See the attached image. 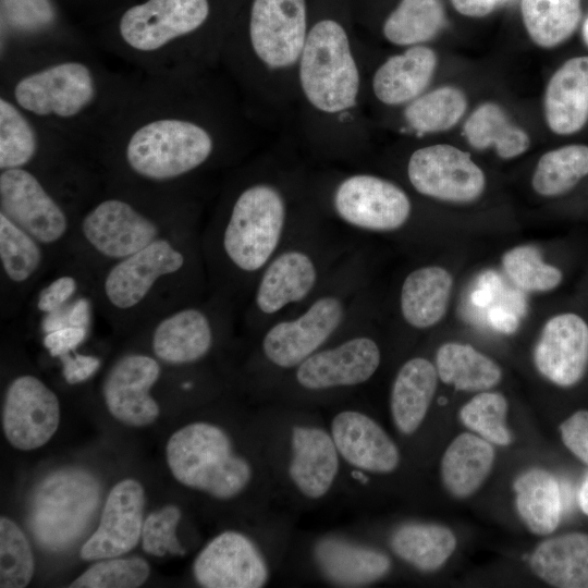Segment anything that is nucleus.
Instances as JSON below:
<instances>
[{"mask_svg": "<svg viewBox=\"0 0 588 588\" xmlns=\"http://www.w3.org/2000/svg\"><path fill=\"white\" fill-rule=\"evenodd\" d=\"M134 75L110 69L91 47L71 45L1 62L0 94L95 160Z\"/></svg>", "mask_w": 588, "mask_h": 588, "instance_id": "nucleus-2", "label": "nucleus"}, {"mask_svg": "<svg viewBox=\"0 0 588 588\" xmlns=\"http://www.w3.org/2000/svg\"><path fill=\"white\" fill-rule=\"evenodd\" d=\"M309 29L305 0H254L246 46L222 53L234 71L249 59L283 71L298 64Z\"/></svg>", "mask_w": 588, "mask_h": 588, "instance_id": "nucleus-18", "label": "nucleus"}, {"mask_svg": "<svg viewBox=\"0 0 588 588\" xmlns=\"http://www.w3.org/2000/svg\"><path fill=\"white\" fill-rule=\"evenodd\" d=\"M145 492L135 479L119 481L110 490L94 534L79 555L85 561L117 558L134 549L142 538Z\"/></svg>", "mask_w": 588, "mask_h": 588, "instance_id": "nucleus-27", "label": "nucleus"}, {"mask_svg": "<svg viewBox=\"0 0 588 588\" xmlns=\"http://www.w3.org/2000/svg\"><path fill=\"white\" fill-rule=\"evenodd\" d=\"M182 513L175 505H166L149 514L143 524L142 543L146 553L163 556L167 553L183 555L185 549L176 537Z\"/></svg>", "mask_w": 588, "mask_h": 588, "instance_id": "nucleus-48", "label": "nucleus"}, {"mask_svg": "<svg viewBox=\"0 0 588 588\" xmlns=\"http://www.w3.org/2000/svg\"><path fill=\"white\" fill-rule=\"evenodd\" d=\"M59 421V397L44 380L28 372L10 380L4 391L2 427L12 446L22 451L42 446Z\"/></svg>", "mask_w": 588, "mask_h": 588, "instance_id": "nucleus-25", "label": "nucleus"}, {"mask_svg": "<svg viewBox=\"0 0 588 588\" xmlns=\"http://www.w3.org/2000/svg\"><path fill=\"white\" fill-rule=\"evenodd\" d=\"M537 370L550 382L567 388L576 384L588 368V323L575 313L548 319L534 350Z\"/></svg>", "mask_w": 588, "mask_h": 588, "instance_id": "nucleus-28", "label": "nucleus"}, {"mask_svg": "<svg viewBox=\"0 0 588 588\" xmlns=\"http://www.w3.org/2000/svg\"><path fill=\"white\" fill-rule=\"evenodd\" d=\"M588 175V146L567 145L543 154L535 168L531 185L544 197L560 196Z\"/></svg>", "mask_w": 588, "mask_h": 588, "instance_id": "nucleus-42", "label": "nucleus"}, {"mask_svg": "<svg viewBox=\"0 0 588 588\" xmlns=\"http://www.w3.org/2000/svg\"><path fill=\"white\" fill-rule=\"evenodd\" d=\"M163 365L138 347L118 356L100 385L108 412L127 426L145 427L155 422L160 407L152 391L162 377Z\"/></svg>", "mask_w": 588, "mask_h": 588, "instance_id": "nucleus-23", "label": "nucleus"}, {"mask_svg": "<svg viewBox=\"0 0 588 588\" xmlns=\"http://www.w3.org/2000/svg\"><path fill=\"white\" fill-rule=\"evenodd\" d=\"M95 278L75 259H63L37 286L13 322H26L39 336L66 327L93 330L98 316Z\"/></svg>", "mask_w": 588, "mask_h": 588, "instance_id": "nucleus-20", "label": "nucleus"}, {"mask_svg": "<svg viewBox=\"0 0 588 588\" xmlns=\"http://www.w3.org/2000/svg\"><path fill=\"white\" fill-rule=\"evenodd\" d=\"M382 363L379 342L358 326L283 377L261 401L327 407L369 382Z\"/></svg>", "mask_w": 588, "mask_h": 588, "instance_id": "nucleus-12", "label": "nucleus"}, {"mask_svg": "<svg viewBox=\"0 0 588 588\" xmlns=\"http://www.w3.org/2000/svg\"><path fill=\"white\" fill-rule=\"evenodd\" d=\"M581 34L585 44L588 46V17L584 22Z\"/></svg>", "mask_w": 588, "mask_h": 588, "instance_id": "nucleus-56", "label": "nucleus"}, {"mask_svg": "<svg viewBox=\"0 0 588 588\" xmlns=\"http://www.w3.org/2000/svg\"><path fill=\"white\" fill-rule=\"evenodd\" d=\"M205 74L135 72L96 149L103 184L197 188L200 174L228 161L230 117Z\"/></svg>", "mask_w": 588, "mask_h": 588, "instance_id": "nucleus-1", "label": "nucleus"}, {"mask_svg": "<svg viewBox=\"0 0 588 588\" xmlns=\"http://www.w3.org/2000/svg\"><path fill=\"white\" fill-rule=\"evenodd\" d=\"M58 358L61 363V375L70 385L86 382L101 366V359L98 356L78 353L77 350Z\"/></svg>", "mask_w": 588, "mask_h": 588, "instance_id": "nucleus-50", "label": "nucleus"}, {"mask_svg": "<svg viewBox=\"0 0 588 588\" xmlns=\"http://www.w3.org/2000/svg\"><path fill=\"white\" fill-rule=\"evenodd\" d=\"M150 574L149 564L142 558L103 559L81 574L71 588H136Z\"/></svg>", "mask_w": 588, "mask_h": 588, "instance_id": "nucleus-47", "label": "nucleus"}, {"mask_svg": "<svg viewBox=\"0 0 588 588\" xmlns=\"http://www.w3.org/2000/svg\"><path fill=\"white\" fill-rule=\"evenodd\" d=\"M522 15L531 40L542 48H553L577 28L580 0H522Z\"/></svg>", "mask_w": 588, "mask_h": 588, "instance_id": "nucleus-40", "label": "nucleus"}, {"mask_svg": "<svg viewBox=\"0 0 588 588\" xmlns=\"http://www.w3.org/2000/svg\"><path fill=\"white\" fill-rule=\"evenodd\" d=\"M240 444L223 425L195 420L172 433L167 463L181 485L217 502L250 497L266 510L280 507L259 441Z\"/></svg>", "mask_w": 588, "mask_h": 588, "instance_id": "nucleus-9", "label": "nucleus"}, {"mask_svg": "<svg viewBox=\"0 0 588 588\" xmlns=\"http://www.w3.org/2000/svg\"><path fill=\"white\" fill-rule=\"evenodd\" d=\"M197 188L151 189L103 184L82 210L69 257L95 277L159 237L200 224Z\"/></svg>", "mask_w": 588, "mask_h": 588, "instance_id": "nucleus-5", "label": "nucleus"}, {"mask_svg": "<svg viewBox=\"0 0 588 588\" xmlns=\"http://www.w3.org/2000/svg\"><path fill=\"white\" fill-rule=\"evenodd\" d=\"M516 509L526 527L536 535L554 531L561 518V490L556 478L546 469L530 468L513 485Z\"/></svg>", "mask_w": 588, "mask_h": 588, "instance_id": "nucleus-37", "label": "nucleus"}, {"mask_svg": "<svg viewBox=\"0 0 588 588\" xmlns=\"http://www.w3.org/2000/svg\"><path fill=\"white\" fill-rule=\"evenodd\" d=\"M388 546L407 565L421 573H433L453 554L456 538L450 528L439 524L405 522L390 531Z\"/></svg>", "mask_w": 588, "mask_h": 588, "instance_id": "nucleus-35", "label": "nucleus"}, {"mask_svg": "<svg viewBox=\"0 0 588 588\" xmlns=\"http://www.w3.org/2000/svg\"><path fill=\"white\" fill-rule=\"evenodd\" d=\"M91 330L81 327H66L51 331L40 336V341L48 354L59 356L73 352L83 345L90 336Z\"/></svg>", "mask_w": 588, "mask_h": 588, "instance_id": "nucleus-51", "label": "nucleus"}, {"mask_svg": "<svg viewBox=\"0 0 588 588\" xmlns=\"http://www.w3.org/2000/svg\"><path fill=\"white\" fill-rule=\"evenodd\" d=\"M238 306L208 293L201 299L167 313L132 333L164 365L181 368L206 362L232 334Z\"/></svg>", "mask_w": 588, "mask_h": 588, "instance_id": "nucleus-14", "label": "nucleus"}, {"mask_svg": "<svg viewBox=\"0 0 588 588\" xmlns=\"http://www.w3.org/2000/svg\"><path fill=\"white\" fill-rule=\"evenodd\" d=\"M473 299L478 305H485L488 302V295L485 292H476Z\"/></svg>", "mask_w": 588, "mask_h": 588, "instance_id": "nucleus-55", "label": "nucleus"}, {"mask_svg": "<svg viewBox=\"0 0 588 588\" xmlns=\"http://www.w3.org/2000/svg\"><path fill=\"white\" fill-rule=\"evenodd\" d=\"M99 500V481L87 470L53 471L34 491L28 527L42 548L63 551L83 535Z\"/></svg>", "mask_w": 588, "mask_h": 588, "instance_id": "nucleus-17", "label": "nucleus"}, {"mask_svg": "<svg viewBox=\"0 0 588 588\" xmlns=\"http://www.w3.org/2000/svg\"><path fill=\"white\" fill-rule=\"evenodd\" d=\"M351 252L308 219L258 275L243 308L246 331L255 336L303 307Z\"/></svg>", "mask_w": 588, "mask_h": 588, "instance_id": "nucleus-10", "label": "nucleus"}, {"mask_svg": "<svg viewBox=\"0 0 588 588\" xmlns=\"http://www.w3.org/2000/svg\"><path fill=\"white\" fill-rule=\"evenodd\" d=\"M330 208L344 225L369 233L396 232L412 215V201L401 186L369 173L341 179L332 189Z\"/></svg>", "mask_w": 588, "mask_h": 588, "instance_id": "nucleus-21", "label": "nucleus"}, {"mask_svg": "<svg viewBox=\"0 0 588 588\" xmlns=\"http://www.w3.org/2000/svg\"><path fill=\"white\" fill-rule=\"evenodd\" d=\"M297 69L302 93L317 111L333 115L356 105L360 74L347 33L339 22L321 20L313 25Z\"/></svg>", "mask_w": 588, "mask_h": 588, "instance_id": "nucleus-15", "label": "nucleus"}, {"mask_svg": "<svg viewBox=\"0 0 588 588\" xmlns=\"http://www.w3.org/2000/svg\"><path fill=\"white\" fill-rule=\"evenodd\" d=\"M407 177L420 195L448 203H471L486 187L485 173L470 155L448 144L415 150L408 159Z\"/></svg>", "mask_w": 588, "mask_h": 588, "instance_id": "nucleus-24", "label": "nucleus"}, {"mask_svg": "<svg viewBox=\"0 0 588 588\" xmlns=\"http://www.w3.org/2000/svg\"><path fill=\"white\" fill-rule=\"evenodd\" d=\"M322 412L341 461L343 494L354 498L375 478L390 476L400 468L397 443L366 409L343 400Z\"/></svg>", "mask_w": 588, "mask_h": 588, "instance_id": "nucleus-16", "label": "nucleus"}, {"mask_svg": "<svg viewBox=\"0 0 588 588\" xmlns=\"http://www.w3.org/2000/svg\"><path fill=\"white\" fill-rule=\"evenodd\" d=\"M453 278L443 267L421 266L403 280L399 306L404 322L413 329L425 330L439 323L445 316Z\"/></svg>", "mask_w": 588, "mask_h": 588, "instance_id": "nucleus-32", "label": "nucleus"}, {"mask_svg": "<svg viewBox=\"0 0 588 588\" xmlns=\"http://www.w3.org/2000/svg\"><path fill=\"white\" fill-rule=\"evenodd\" d=\"M437 68L436 52L425 46H411L388 58L375 72L372 90L388 106L411 102L429 85Z\"/></svg>", "mask_w": 588, "mask_h": 588, "instance_id": "nucleus-33", "label": "nucleus"}, {"mask_svg": "<svg viewBox=\"0 0 588 588\" xmlns=\"http://www.w3.org/2000/svg\"><path fill=\"white\" fill-rule=\"evenodd\" d=\"M79 44L58 33V11L51 0H1L0 63Z\"/></svg>", "mask_w": 588, "mask_h": 588, "instance_id": "nucleus-29", "label": "nucleus"}, {"mask_svg": "<svg viewBox=\"0 0 588 588\" xmlns=\"http://www.w3.org/2000/svg\"><path fill=\"white\" fill-rule=\"evenodd\" d=\"M101 187L94 172L0 170V212L63 260L82 210Z\"/></svg>", "mask_w": 588, "mask_h": 588, "instance_id": "nucleus-11", "label": "nucleus"}, {"mask_svg": "<svg viewBox=\"0 0 588 588\" xmlns=\"http://www.w3.org/2000/svg\"><path fill=\"white\" fill-rule=\"evenodd\" d=\"M308 560L315 575L338 587L368 586L383 579L392 569L390 555L356 538V532L318 536L310 543Z\"/></svg>", "mask_w": 588, "mask_h": 588, "instance_id": "nucleus-26", "label": "nucleus"}, {"mask_svg": "<svg viewBox=\"0 0 588 588\" xmlns=\"http://www.w3.org/2000/svg\"><path fill=\"white\" fill-rule=\"evenodd\" d=\"M210 14L209 0H143L121 12L100 48L142 74L205 72L223 52L203 35Z\"/></svg>", "mask_w": 588, "mask_h": 588, "instance_id": "nucleus-7", "label": "nucleus"}, {"mask_svg": "<svg viewBox=\"0 0 588 588\" xmlns=\"http://www.w3.org/2000/svg\"><path fill=\"white\" fill-rule=\"evenodd\" d=\"M454 8L463 15L481 17L491 13L506 0H451Z\"/></svg>", "mask_w": 588, "mask_h": 588, "instance_id": "nucleus-52", "label": "nucleus"}, {"mask_svg": "<svg viewBox=\"0 0 588 588\" xmlns=\"http://www.w3.org/2000/svg\"><path fill=\"white\" fill-rule=\"evenodd\" d=\"M254 428L279 506L293 514L343 494L341 461L321 407L264 401Z\"/></svg>", "mask_w": 588, "mask_h": 588, "instance_id": "nucleus-6", "label": "nucleus"}, {"mask_svg": "<svg viewBox=\"0 0 588 588\" xmlns=\"http://www.w3.org/2000/svg\"><path fill=\"white\" fill-rule=\"evenodd\" d=\"M30 544L21 528L10 518H0V587H26L34 575Z\"/></svg>", "mask_w": 588, "mask_h": 588, "instance_id": "nucleus-46", "label": "nucleus"}, {"mask_svg": "<svg viewBox=\"0 0 588 588\" xmlns=\"http://www.w3.org/2000/svg\"><path fill=\"white\" fill-rule=\"evenodd\" d=\"M95 160L0 94V170L60 173Z\"/></svg>", "mask_w": 588, "mask_h": 588, "instance_id": "nucleus-19", "label": "nucleus"}, {"mask_svg": "<svg viewBox=\"0 0 588 588\" xmlns=\"http://www.w3.org/2000/svg\"><path fill=\"white\" fill-rule=\"evenodd\" d=\"M565 446L581 462L588 464V411L574 413L560 426Z\"/></svg>", "mask_w": 588, "mask_h": 588, "instance_id": "nucleus-49", "label": "nucleus"}, {"mask_svg": "<svg viewBox=\"0 0 588 588\" xmlns=\"http://www.w3.org/2000/svg\"><path fill=\"white\" fill-rule=\"evenodd\" d=\"M362 290L352 250L311 299L255 335L245 366L255 393L264 397L306 358L356 328Z\"/></svg>", "mask_w": 588, "mask_h": 588, "instance_id": "nucleus-8", "label": "nucleus"}, {"mask_svg": "<svg viewBox=\"0 0 588 588\" xmlns=\"http://www.w3.org/2000/svg\"><path fill=\"white\" fill-rule=\"evenodd\" d=\"M491 324L500 332L511 334L515 332L519 326L517 317L503 308H494L490 315Z\"/></svg>", "mask_w": 588, "mask_h": 588, "instance_id": "nucleus-53", "label": "nucleus"}, {"mask_svg": "<svg viewBox=\"0 0 588 588\" xmlns=\"http://www.w3.org/2000/svg\"><path fill=\"white\" fill-rule=\"evenodd\" d=\"M208 293L200 224L159 237L100 271L94 282L98 316L124 335Z\"/></svg>", "mask_w": 588, "mask_h": 588, "instance_id": "nucleus-4", "label": "nucleus"}, {"mask_svg": "<svg viewBox=\"0 0 588 588\" xmlns=\"http://www.w3.org/2000/svg\"><path fill=\"white\" fill-rule=\"evenodd\" d=\"M291 513L281 512L261 536L228 529L211 538L193 563L205 588H261L270 584L291 544Z\"/></svg>", "mask_w": 588, "mask_h": 588, "instance_id": "nucleus-13", "label": "nucleus"}, {"mask_svg": "<svg viewBox=\"0 0 588 588\" xmlns=\"http://www.w3.org/2000/svg\"><path fill=\"white\" fill-rule=\"evenodd\" d=\"M502 266L513 283L527 292H549L563 281V272L544 262L539 249L532 245H518L505 252Z\"/></svg>", "mask_w": 588, "mask_h": 588, "instance_id": "nucleus-44", "label": "nucleus"}, {"mask_svg": "<svg viewBox=\"0 0 588 588\" xmlns=\"http://www.w3.org/2000/svg\"><path fill=\"white\" fill-rule=\"evenodd\" d=\"M493 462L494 450L489 441L469 432L461 433L442 455V483L456 498L470 497L487 479Z\"/></svg>", "mask_w": 588, "mask_h": 588, "instance_id": "nucleus-36", "label": "nucleus"}, {"mask_svg": "<svg viewBox=\"0 0 588 588\" xmlns=\"http://www.w3.org/2000/svg\"><path fill=\"white\" fill-rule=\"evenodd\" d=\"M532 572L560 588H588V535L569 532L537 546L530 556Z\"/></svg>", "mask_w": 588, "mask_h": 588, "instance_id": "nucleus-34", "label": "nucleus"}, {"mask_svg": "<svg viewBox=\"0 0 588 588\" xmlns=\"http://www.w3.org/2000/svg\"><path fill=\"white\" fill-rule=\"evenodd\" d=\"M466 109L467 98L461 89L442 86L408 102L404 118L417 133H438L453 127Z\"/></svg>", "mask_w": 588, "mask_h": 588, "instance_id": "nucleus-43", "label": "nucleus"}, {"mask_svg": "<svg viewBox=\"0 0 588 588\" xmlns=\"http://www.w3.org/2000/svg\"><path fill=\"white\" fill-rule=\"evenodd\" d=\"M578 502L581 511L588 515V476L579 490Z\"/></svg>", "mask_w": 588, "mask_h": 588, "instance_id": "nucleus-54", "label": "nucleus"}, {"mask_svg": "<svg viewBox=\"0 0 588 588\" xmlns=\"http://www.w3.org/2000/svg\"><path fill=\"white\" fill-rule=\"evenodd\" d=\"M544 117L559 135L581 130L588 121V57L567 60L550 78L544 93Z\"/></svg>", "mask_w": 588, "mask_h": 588, "instance_id": "nucleus-31", "label": "nucleus"}, {"mask_svg": "<svg viewBox=\"0 0 588 588\" xmlns=\"http://www.w3.org/2000/svg\"><path fill=\"white\" fill-rule=\"evenodd\" d=\"M463 134L473 148H494L502 159L518 157L530 146L528 134L491 101L481 103L470 113L464 123Z\"/></svg>", "mask_w": 588, "mask_h": 588, "instance_id": "nucleus-39", "label": "nucleus"}, {"mask_svg": "<svg viewBox=\"0 0 588 588\" xmlns=\"http://www.w3.org/2000/svg\"><path fill=\"white\" fill-rule=\"evenodd\" d=\"M62 261L52 250L0 212V320L15 321L32 294Z\"/></svg>", "mask_w": 588, "mask_h": 588, "instance_id": "nucleus-22", "label": "nucleus"}, {"mask_svg": "<svg viewBox=\"0 0 588 588\" xmlns=\"http://www.w3.org/2000/svg\"><path fill=\"white\" fill-rule=\"evenodd\" d=\"M439 0H402L383 24V35L397 46H416L436 37L445 25Z\"/></svg>", "mask_w": 588, "mask_h": 588, "instance_id": "nucleus-41", "label": "nucleus"}, {"mask_svg": "<svg viewBox=\"0 0 588 588\" xmlns=\"http://www.w3.org/2000/svg\"><path fill=\"white\" fill-rule=\"evenodd\" d=\"M507 401L499 392L481 391L460 409V419L479 437L498 445H509L512 433L506 426Z\"/></svg>", "mask_w": 588, "mask_h": 588, "instance_id": "nucleus-45", "label": "nucleus"}, {"mask_svg": "<svg viewBox=\"0 0 588 588\" xmlns=\"http://www.w3.org/2000/svg\"><path fill=\"white\" fill-rule=\"evenodd\" d=\"M308 219L292 209L279 184L237 176L201 230L209 292L240 307L264 268Z\"/></svg>", "mask_w": 588, "mask_h": 588, "instance_id": "nucleus-3", "label": "nucleus"}, {"mask_svg": "<svg viewBox=\"0 0 588 588\" xmlns=\"http://www.w3.org/2000/svg\"><path fill=\"white\" fill-rule=\"evenodd\" d=\"M439 380L461 391H487L502 379L500 366L469 344L445 342L436 352Z\"/></svg>", "mask_w": 588, "mask_h": 588, "instance_id": "nucleus-38", "label": "nucleus"}, {"mask_svg": "<svg viewBox=\"0 0 588 588\" xmlns=\"http://www.w3.org/2000/svg\"><path fill=\"white\" fill-rule=\"evenodd\" d=\"M434 363L424 356L405 360L396 371L389 393V411L395 430L414 436L422 426L438 387Z\"/></svg>", "mask_w": 588, "mask_h": 588, "instance_id": "nucleus-30", "label": "nucleus"}]
</instances>
